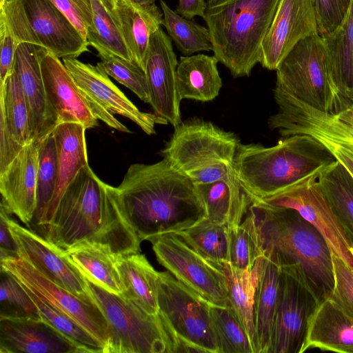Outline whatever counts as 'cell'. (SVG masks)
Wrapping results in <instances>:
<instances>
[{
  "label": "cell",
  "mask_w": 353,
  "mask_h": 353,
  "mask_svg": "<svg viewBox=\"0 0 353 353\" xmlns=\"http://www.w3.org/2000/svg\"><path fill=\"white\" fill-rule=\"evenodd\" d=\"M276 113L268 124L283 137L307 134L322 143L353 176V101L343 99L337 108L322 112L274 88Z\"/></svg>",
  "instance_id": "7"
},
{
  "label": "cell",
  "mask_w": 353,
  "mask_h": 353,
  "mask_svg": "<svg viewBox=\"0 0 353 353\" xmlns=\"http://www.w3.org/2000/svg\"><path fill=\"white\" fill-rule=\"evenodd\" d=\"M276 88L322 112L343 100L330 74L323 39L319 34L300 41L276 70Z\"/></svg>",
  "instance_id": "10"
},
{
  "label": "cell",
  "mask_w": 353,
  "mask_h": 353,
  "mask_svg": "<svg viewBox=\"0 0 353 353\" xmlns=\"http://www.w3.org/2000/svg\"><path fill=\"white\" fill-rule=\"evenodd\" d=\"M63 63L87 101H94L111 114L129 119L148 135L156 133V124L168 123L154 113L139 110L112 83L99 63L93 65L74 57L63 58Z\"/></svg>",
  "instance_id": "16"
},
{
  "label": "cell",
  "mask_w": 353,
  "mask_h": 353,
  "mask_svg": "<svg viewBox=\"0 0 353 353\" xmlns=\"http://www.w3.org/2000/svg\"><path fill=\"white\" fill-rule=\"evenodd\" d=\"M157 293L159 314L174 334L178 352L219 353L209 302L168 270L158 273Z\"/></svg>",
  "instance_id": "9"
},
{
  "label": "cell",
  "mask_w": 353,
  "mask_h": 353,
  "mask_svg": "<svg viewBox=\"0 0 353 353\" xmlns=\"http://www.w3.org/2000/svg\"><path fill=\"white\" fill-rule=\"evenodd\" d=\"M6 0H0V6H1Z\"/></svg>",
  "instance_id": "54"
},
{
  "label": "cell",
  "mask_w": 353,
  "mask_h": 353,
  "mask_svg": "<svg viewBox=\"0 0 353 353\" xmlns=\"http://www.w3.org/2000/svg\"><path fill=\"white\" fill-rule=\"evenodd\" d=\"M1 353H83L41 318H0Z\"/></svg>",
  "instance_id": "23"
},
{
  "label": "cell",
  "mask_w": 353,
  "mask_h": 353,
  "mask_svg": "<svg viewBox=\"0 0 353 353\" xmlns=\"http://www.w3.org/2000/svg\"><path fill=\"white\" fill-rule=\"evenodd\" d=\"M206 8L207 2L205 0H179L175 11L188 19L196 16L204 19Z\"/></svg>",
  "instance_id": "51"
},
{
  "label": "cell",
  "mask_w": 353,
  "mask_h": 353,
  "mask_svg": "<svg viewBox=\"0 0 353 353\" xmlns=\"http://www.w3.org/2000/svg\"><path fill=\"white\" fill-rule=\"evenodd\" d=\"M85 278L106 290L121 294L123 285L118 270L116 256L95 245H79L65 251Z\"/></svg>",
  "instance_id": "33"
},
{
  "label": "cell",
  "mask_w": 353,
  "mask_h": 353,
  "mask_svg": "<svg viewBox=\"0 0 353 353\" xmlns=\"http://www.w3.org/2000/svg\"><path fill=\"white\" fill-rule=\"evenodd\" d=\"M0 318H41L30 294L10 272L1 268Z\"/></svg>",
  "instance_id": "44"
},
{
  "label": "cell",
  "mask_w": 353,
  "mask_h": 353,
  "mask_svg": "<svg viewBox=\"0 0 353 353\" xmlns=\"http://www.w3.org/2000/svg\"><path fill=\"white\" fill-rule=\"evenodd\" d=\"M92 22L87 30L89 45L97 52H108L133 61L126 47L108 0H90Z\"/></svg>",
  "instance_id": "35"
},
{
  "label": "cell",
  "mask_w": 353,
  "mask_h": 353,
  "mask_svg": "<svg viewBox=\"0 0 353 353\" xmlns=\"http://www.w3.org/2000/svg\"><path fill=\"white\" fill-rule=\"evenodd\" d=\"M23 147L13 138L3 117L0 115V172L17 156Z\"/></svg>",
  "instance_id": "49"
},
{
  "label": "cell",
  "mask_w": 353,
  "mask_h": 353,
  "mask_svg": "<svg viewBox=\"0 0 353 353\" xmlns=\"http://www.w3.org/2000/svg\"><path fill=\"white\" fill-rule=\"evenodd\" d=\"M149 241L158 262L177 280L212 304L230 306L221 270L179 236L165 233Z\"/></svg>",
  "instance_id": "11"
},
{
  "label": "cell",
  "mask_w": 353,
  "mask_h": 353,
  "mask_svg": "<svg viewBox=\"0 0 353 353\" xmlns=\"http://www.w3.org/2000/svg\"><path fill=\"white\" fill-rule=\"evenodd\" d=\"M160 5L163 14V26L184 56L212 51L208 28L181 16L163 0H160Z\"/></svg>",
  "instance_id": "38"
},
{
  "label": "cell",
  "mask_w": 353,
  "mask_h": 353,
  "mask_svg": "<svg viewBox=\"0 0 353 353\" xmlns=\"http://www.w3.org/2000/svg\"><path fill=\"white\" fill-rule=\"evenodd\" d=\"M39 235L65 252L85 245L116 256L141 251V241L124 216L116 188L100 180L89 164L68 186Z\"/></svg>",
  "instance_id": "1"
},
{
  "label": "cell",
  "mask_w": 353,
  "mask_h": 353,
  "mask_svg": "<svg viewBox=\"0 0 353 353\" xmlns=\"http://www.w3.org/2000/svg\"><path fill=\"white\" fill-rule=\"evenodd\" d=\"M0 21L5 23L19 44L26 42L41 47L29 23L21 0H6L0 6Z\"/></svg>",
  "instance_id": "45"
},
{
  "label": "cell",
  "mask_w": 353,
  "mask_h": 353,
  "mask_svg": "<svg viewBox=\"0 0 353 353\" xmlns=\"http://www.w3.org/2000/svg\"><path fill=\"white\" fill-rule=\"evenodd\" d=\"M228 262L240 269H251L263 256L260 248L254 218L248 210L239 225L229 229Z\"/></svg>",
  "instance_id": "42"
},
{
  "label": "cell",
  "mask_w": 353,
  "mask_h": 353,
  "mask_svg": "<svg viewBox=\"0 0 353 353\" xmlns=\"http://www.w3.org/2000/svg\"><path fill=\"white\" fill-rule=\"evenodd\" d=\"M318 182L339 223L353 243V176L336 161L320 174Z\"/></svg>",
  "instance_id": "34"
},
{
  "label": "cell",
  "mask_w": 353,
  "mask_h": 353,
  "mask_svg": "<svg viewBox=\"0 0 353 353\" xmlns=\"http://www.w3.org/2000/svg\"><path fill=\"white\" fill-rule=\"evenodd\" d=\"M280 0H209L204 20L214 56L234 77L249 76Z\"/></svg>",
  "instance_id": "5"
},
{
  "label": "cell",
  "mask_w": 353,
  "mask_h": 353,
  "mask_svg": "<svg viewBox=\"0 0 353 353\" xmlns=\"http://www.w3.org/2000/svg\"><path fill=\"white\" fill-rule=\"evenodd\" d=\"M10 214L8 209L1 203L0 205V250L9 256H18V247L12 236L10 228Z\"/></svg>",
  "instance_id": "50"
},
{
  "label": "cell",
  "mask_w": 353,
  "mask_h": 353,
  "mask_svg": "<svg viewBox=\"0 0 353 353\" xmlns=\"http://www.w3.org/2000/svg\"><path fill=\"white\" fill-rule=\"evenodd\" d=\"M318 303L303 283L281 271L269 353H301L309 321Z\"/></svg>",
  "instance_id": "15"
},
{
  "label": "cell",
  "mask_w": 353,
  "mask_h": 353,
  "mask_svg": "<svg viewBox=\"0 0 353 353\" xmlns=\"http://www.w3.org/2000/svg\"><path fill=\"white\" fill-rule=\"evenodd\" d=\"M18 45L5 23L0 21V85L13 71Z\"/></svg>",
  "instance_id": "48"
},
{
  "label": "cell",
  "mask_w": 353,
  "mask_h": 353,
  "mask_svg": "<svg viewBox=\"0 0 353 353\" xmlns=\"http://www.w3.org/2000/svg\"><path fill=\"white\" fill-rule=\"evenodd\" d=\"M112 12L132 60L145 70L150 37L163 25L162 10L155 3L116 0Z\"/></svg>",
  "instance_id": "26"
},
{
  "label": "cell",
  "mask_w": 353,
  "mask_h": 353,
  "mask_svg": "<svg viewBox=\"0 0 353 353\" xmlns=\"http://www.w3.org/2000/svg\"><path fill=\"white\" fill-rule=\"evenodd\" d=\"M318 34L324 37L336 30L343 21L352 0H310Z\"/></svg>",
  "instance_id": "46"
},
{
  "label": "cell",
  "mask_w": 353,
  "mask_h": 353,
  "mask_svg": "<svg viewBox=\"0 0 353 353\" xmlns=\"http://www.w3.org/2000/svg\"><path fill=\"white\" fill-rule=\"evenodd\" d=\"M178 64L172 39L160 28L150 37L145 72L154 113L174 127L181 123L176 83Z\"/></svg>",
  "instance_id": "18"
},
{
  "label": "cell",
  "mask_w": 353,
  "mask_h": 353,
  "mask_svg": "<svg viewBox=\"0 0 353 353\" xmlns=\"http://www.w3.org/2000/svg\"><path fill=\"white\" fill-rule=\"evenodd\" d=\"M321 172L311 174L265 198L249 195L268 205L296 210L322 234L332 252L353 271V243L339 223L319 185L318 177Z\"/></svg>",
  "instance_id": "12"
},
{
  "label": "cell",
  "mask_w": 353,
  "mask_h": 353,
  "mask_svg": "<svg viewBox=\"0 0 353 353\" xmlns=\"http://www.w3.org/2000/svg\"><path fill=\"white\" fill-rule=\"evenodd\" d=\"M99 63L108 76L129 88L143 102L150 103V93L145 70L134 61L108 52H97Z\"/></svg>",
  "instance_id": "43"
},
{
  "label": "cell",
  "mask_w": 353,
  "mask_h": 353,
  "mask_svg": "<svg viewBox=\"0 0 353 353\" xmlns=\"http://www.w3.org/2000/svg\"><path fill=\"white\" fill-rule=\"evenodd\" d=\"M10 228L18 247V257L25 260L47 279L86 301H94L88 281L66 252L35 232L10 220Z\"/></svg>",
  "instance_id": "14"
},
{
  "label": "cell",
  "mask_w": 353,
  "mask_h": 353,
  "mask_svg": "<svg viewBox=\"0 0 353 353\" xmlns=\"http://www.w3.org/2000/svg\"><path fill=\"white\" fill-rule=\"evenodd\" d=\"M335 161L327 149L312 137L294 134L270 147L240 143L234 168L248 194L265 198L323 172Z\"/></svg>",
  "instance_id": "4"
},
{
  "label": "cell",
  "mask_w": 353,
  "mask_h": 353,
  "mask_svg": "<svg viewBox=\"0 0 353 353\" xmlns=\"http://www.w3.org/2000/svg\"><path fill=\"white\" fill-rule=\"evenodd\" d=\"M219 353H255L245 330L231 306L209 303Z\"/></svg>",
  "instance_id": "40"
},
{
  "label": "cell",
  "mask_w": 353,
  "mask_h": 353,
  "mask_svg": "<svg viewBox=\"0 0 353 353\" xmlns=\"http://www.w3.org/2000/svg\"><path fill=\"white\" fill-rule=\"evenodd\" d=\"M40 141L34 139L25 145L0 172L1 203L28 226L37 206Z\"/></svg>",
  "instance_id": "22"
},
{
  "label": "cell",
  "mask_w": 353,
  "mask_h": 353,
  "mask_svg": "<svg viewBox=\"0 0 353 353\" xmlns=\"http://www.w3.org/2000/svg\"><path fill=\"white\" fill-rule=\"evenodd\" d=\"M1 268L10 272L40 299L77 321L104 346L109 341L108 325L94 301L81 299L53 283L18 256L1 259Z\"/></svg>",
  "instance_id": "13"
},
{
  "label": "cell",
  "mask_w": 353,
  "mask_h": 353,
  "mask_svg": "<svg viewBox=\"0 0 353 353\" xmlns=\"http://www.w3.org/2000/svg\"><path fill=\"white\" fill-rule=\"evenodd\" d=\"M0 115L13 138L21 145L31 142L28 112L26 99L18 77L13 71L0 85Z\"/></svg>",
  "instance_id": "37"
},
{
  "label": "cell",
  "mask_w": 353,
  "mask_h": 353,
  "mask_svg": "<svg viewBox=\"0 0 353 353\" xmlns=\"http://www.w3.org/2000/svg\"><path fill=\"white\" fill-rule=\"evenodd\" d=\"M110 3H111L113 6H114V3L116 0H108Z\"/></svg>",
  "instance_id": "53"
},
{
  "label": "cell",
  "mask_w": 353,
  "mask_h": 353,
  "mask_svg": "<svg viewBox=\"0 0 353 353\" xmlns=\"http://www.w3.org/2000/svg\"><path fill=\"white\" fill-rule=\"evenodd\" d=\"M206 259L228 261L229 228L204 219L185 230L174 232Z\"/></svg>",
  "instance_id": "39"
},
{
  "label": "cell",
  "mask_w": 353,
  "mask_h": 353,
  "mask_svg": "<svg viewBox=\"0 0 353 353\" xmlns=\"http://www.w3.org/2000/svg\"><path fill=\"white\" fill-rule=\"evenodd\" d=\"M40 64L46 92L58 124L79 123L86 129L97 126L98 119L60 59L41 48Z\"/></svg>",
  "instance_id": "20"
},
{
  "label": "cell",
  "mask_w": 353,
  "mask_h": 353,
  "mask_svg": "<svg viewBox=\"0 0 353 353\" xmlns=\"http://www.w3.org/2000/svg\"><path fill=\"white\" fill-rule=\"evenodd\" d=\"M218 60L204 54L181 56L176 72V83L180 100L207 102L214 99L222 87Z\"/></svg>",
  "instance_id": "29"
},
{
  "label": "cell",
  "mask_w": 353,
  "mask_h": 353,
  "mask_svg": "<svg viewBox=\"0 0 353 353\" xmlns=\"http://www.w3.org/2000/svg\"><path fill=\"white\" fill-rule=\"evenodd\" d=\"M263 261L264 257H260L251 269H240L228 261H211L221 270L225 276L230 305L243 324L255 353H257V343L254 303Z\"/></svg>",
  "instance_id": "28"
},
{
  "label": "cell",
  "mask_w": 353,
  "mask_h": 353,
  "mask_svg": "<svg viewBox=\"0 0 353 353\" xmlns=\"http://www.w3.org/2000/svg\"><path fill=\"white\" fill-rule=\"evenodd\" d=\"M22 285L37 305L41 318L77 343L83 350V353L105 352L103 344L80 324L69 316L49 305L28 288Z\"/></svg>",
  "instance_id": "41"
},
{
  "label": "cell",
  "mask_w": 353,
  "mask_h": 353,
  "mask_svg": "<svg viewBox=\"0 0 353 353\" xmlns=\"http://www.w3.org/2000/svg\"><path fill=\"white\" fill-rule=\"evenodd\" d=\"M316 34L310 0H280L261 43L259 63L268 70H276L300 41Z\"/></svg>",
  "instance_id": "17"
},
{
  "label": "cell",
  "mask_w": 353,
  "mask_h": 353,
  "mask_svg": "<svg viewBox=\"0 0 353 353\" xmlns=\"http://www.w3.org/2000/svg\"><path fill=\"white\" fill-rule=\"evenodd\" d=\"M85 130L87 129L79 123H61L52 132L57 150V183L43 225L37 232L39 234L50 221L68 186L80 170L88 165Z\"/></svg>",
  "instance_id": "25"
},
{
  "label": "cell",
  "mask_w": 353,
  "mask_h": 353,
  "mask_svg": "<svg viewBox=\"0 0 353 353\" xmlns=\"http://www.w3.org/2000/svg\"><path fill=\"white\" fill-rule=\"evenodd\" d=\"M334 288L330 298L353 316V271L333 252Z\"/></svg>",
  "instance_id": "47"
},
{
  "label": "cell",
  "mask_w": 353,
  "mask_h": 353,
  "mask_svg": "<svg viewBox=\"0 0 353 353\" xmlns=\"http://www.w3.org/2000/svg\"><path fill=\"white\" fill-rule=\"evenodd\" d=\"M195 187L205 205V219L229 229L241 224L252 201L235 171L223 179Z\"/></svg>",
  "instance_id": "27"
},
{
  "label": "cell",
  "mask_w": 353,
  "mask_h": 353,
  "mask_svg": "<svg viewBox=\"0 0 353 353\" xmlns=\"http://www.w3.org/2000/svg\"><path fill=\"white\" fill-rule=\"evenodd\" d=\"M129 2L138 6H150L154 4L157 0H128Z\"/></svg>",
  "instance_id": "52"
},
{
  "label": "cell",
  "mask_w": 353,
  "mask_h": 353,
  "mask_svg": "<svg viewBox=\"0 0 353 353\" xmlns=\"http://www.w3.org/2000/svg\"><path fill=\"white\" fill-rule=\"evenodd\" d=\"M238 137L209 121L192 119L174 127L161 154L194 185L209 183L234 172Z\"/></svg>",
  "instance_id": "6"
},
{
  "label": "cell",
  "mask_w": 353,
  "mask_h": 353,
  "mask_svg": "<svg viewBox=\"0 0 353 353\" xmlns=\"http://www.w3.org/2000/svg\"><path fill=\"white\" fill-rule=\"evenodd\" d=\"M322 38L332 81L342 99L353 101V0L340 26Z\"/></svg>",
  "instance_id": "31"
},
{
  "label": "cell",
  "mask_w": 353,
  "mask_h": 353,
  "mask_svg": "<svg viewBox=\"0 0 353 353\" xmlns=\"http://www.w3.org/2000/svg\"><path fill=\"white\" fill-rule=\"evenodd\" d=\"M250 197L263 256L298 279L318 303L330 297L334 288L332 250L322 234L296 210Z\"/></svg>",
  "instance_id": "3"
},
{
  "label": "cell",
  "mask_w": 353,
  "mask_h": 353,
  "mask_svg": "<svg viewBox=\"0 0 353 353\" xmlns=\"http://www.w3.org/2000/svg\"><path fill=\"white\" fill-rule=\"evenodd\" d=\"M57 176V150L52 132L40 141L37 181V206L28 226L38 232L42 228L48 207L54 194Z\"/></svg>",
  "instance_id": "36"
},
{
  "label": "cell",
  "mask_w": 353,
  "mask_h": 353,
  "mask_svg": "<svg viewBox=\"0 0 353 353\" xmlns=\"http://www.w3.org/2000/svg\"><path fill=\"white\" fill-rule=\"evenodd\" d=\"M117 266L123 285L121 294L151 314H159L157 285L159 272L140 253L117 257Z\"/></svg>",
  "instance_id": "30"
},
{
  "label": "cell",
  "mask_w": 353,
  "mask_h": 353,
  "mask_svg": "<svg viewBox=\"0 0 353 353\" xmlns=\"http://www.w3.org/2000/svg\"><path fill=\"white\" fill-rule=\"evenodd\" d=\"M21 1L41 47L59 59L89 50L87 39L50 0Z\"/></svg>",
  "instance_id": "21"
},
{
  "label": "cell",
  "mask_w": 353,
  "mask_h": 353,
  "mask_svg": "<svg viewBox=\"0 0 353 353\" xmlns=\"http://www.w3.org/2000/svg\"><path fill=\"white\" fill-rule=\"evenodd\" d=\"M116 190L124 216L141 241L185 230L206 217L195 185L163 159L132 164Z\"/></svg>",
  "instance_id": "2"
},
{
  "label": "cell",
  "mask_w": 353,
  "mask_h": 353,
  "mask_svg": "<svg viewBox=\"0 0 353 353\" xmlns=\"http://www.w3.org/2000/svg\"><path fill=\"white\" fill-rule=\"evenodd\" d=\"M87 281L108 323L105 353H178L177 341L159 314H149L123 296Z\"/></svg>",
  "instance_id": "8"
},
{
  "label": "cell",
  "mask_w": 353,
  "mask_h": 353,
  "mask_svg": "<svg viewBox=\"0 0 353 353\" xmlns=\"http://www.w3.org/2000/svg\"><path fill=\"white\" fill-rule=\"evenodd\" d=\"M41 48L30 43H19L14 63L27 105L31 141L41 140L58 125L57 114L44 87L40 64Z\"/></svg>",
  "instance_id": "19"
},
{
  "label": "cell",
  "mask_w": 353,
  "mask_h": 353,
  "mask_svg": "<svg viewBox=\"0 0 353 353\" xmlns=\"http://www.w3.org/2000/svg\"><path fill=\"white\" fill-rule=\"evenodd\" d=\"M310 349L353 353V316L330 297L318 303L310 319L301 353Z\"/></svg>",
  "instance_id": "24"
},
{
  "label": "cell",
  "mask_w": 353,
  "mask_h": 353,
  "mask_svg": "<svg viewBox=\"0 0 353 353\" xmlns=\"http://www.w3.org/2000/svg\"><path fill=\"white\" fill-rule=\"evenodd\" d=\"M281 276L280 268L264 257L254 303L257 353L270 352L274 319L280 292Z\"/></svg>",
  "instance_id": "32"
}]
</instances>
